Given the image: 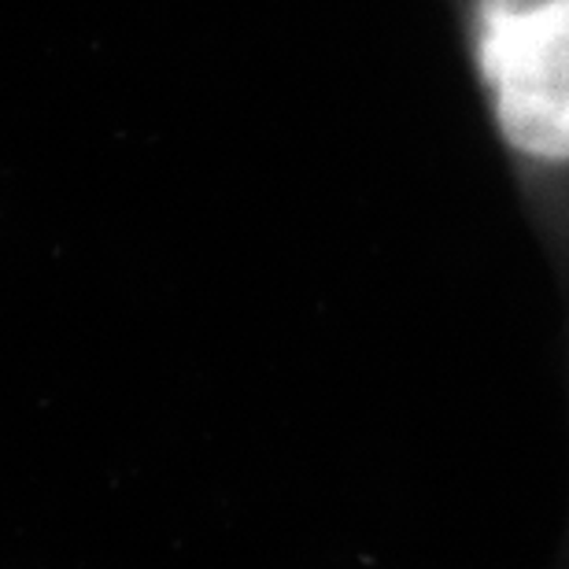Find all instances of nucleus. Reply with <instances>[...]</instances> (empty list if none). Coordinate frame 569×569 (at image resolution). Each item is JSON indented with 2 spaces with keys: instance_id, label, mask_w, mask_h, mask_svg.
Instances as JSON below:
<instances>
[{
  "instance_id": "f257e3e1",
  "label": "nucleus",
  "mask_w": 569,
  "mask_h": 569,
  "mask_svg": "<svg viewBox=\"0 0 569 569\" xmlns=\"http://www.w3.org/2000/svg\"><path fill=\"white\" fill-rule=\"evenodd\" d=\"M448 4L488 133L559 296L569 407V0ZM555 569H569V518Z\"/></svg>"
}]
</instances>
